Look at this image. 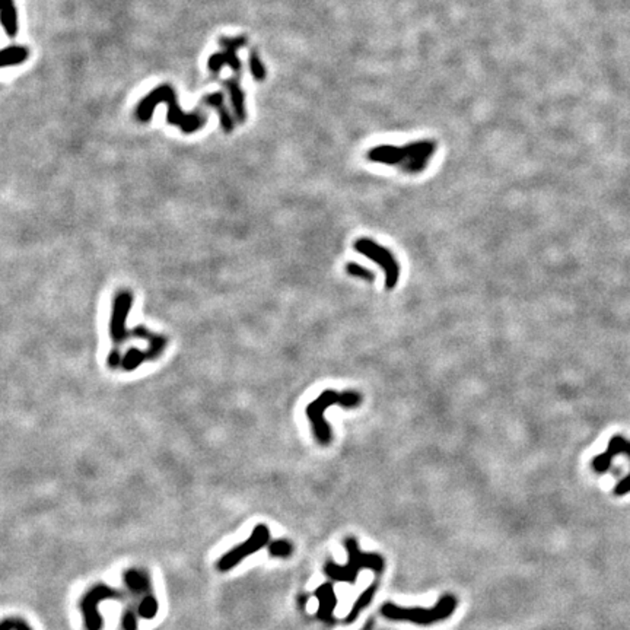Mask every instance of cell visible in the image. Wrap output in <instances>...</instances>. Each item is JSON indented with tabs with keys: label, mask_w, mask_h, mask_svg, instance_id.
<instances>
[{
	"label": "cell",
	"mask_w": 630,
	"mask_h": 630,
	"mask_svg": "<svg viewBox=\"0 0 630 630\" xmlns=\"http://www.w3.org/2000/svg\"><path fill=\"white\" fill-rule=\"evenodd\" d=\"M437 142L431 139L416 140L406 146L383 145L368 150L366 158L372 162L388 167H397L406 174L423 172L429 161L435 157Z\"/></svg>",
	"instance_id": "cell-1"
},
{
	"label": "cell",
	"mask_w": 630,
	"mask_h": 630,
	"mask_svg": "<svg viewBox=\"0 0 630 630\" xmlns=\"http://www.w3.org/2000/svg\"><path fill=\"white\" fill-rule=\"evenodd\" d=\"M161 103L168 106L167 121L171 125H179V128L183 130V133L191 135L203 128L208 121V116L198 110L194 113L186 114L179 106L177 94H175V91L169 85L158 86L157 89L150 91L140 101L137 108H136L137 120L142 123H147L150 118H152V114H154L157 106Z\"/></svg>",
	"instance_id": "cell-2"
},
{
	"label": "cell",
	"mask_w": 630,
	"mask_h": 630,
	"mask_svg": "<svg viewBox=\"0 0 630 630\" xmlns=\"http://www.w3.org/2000/svg\"><path fill=\"white\" fill-rule=\"evenodd\" d=\"M364 397L354 390L349 391H336L325 390L322 391L314 401H311L307 407V416L310 419L314 438L320 445H330L333 439V432L330 424L324 419L325 410L333 405L342 406L343 409H356L362 405Z\"/></svg>",
	"instance_id": "cell-3"
},
{
	"label": "cell",
	"mask_w": 630,
	"mask_h": 630,
	"mask_svg": "<svg viewBox=\"0 0 630 630\" xmlns=\"http://www.w3.org/2000/svg\"><path fill=\"white\" fill-rule=\"evenodd\" d=\"M346 550H347V565L340 566L334 562L325 563V575L332 578L333 581H344V583H355L358 573L361 569H372L376 573H381L384 570V559L378 554L371 553H362L359 550L358 541L355 539L349 537L346 540Z\"/></svg>",
	"instance_id": "cell-4"
},
{
	"label": "cell",
	"mask_w": 630,
	"mask_h": 630,
	"mask_svg": "<svg viewBox=\"0 0 630 630\" xmlns=\"http://www.w3.org/2000/svg\"><path fill=\"white\" fill-rule=\"evenodd\" d=\"M457 609V598L446 594L439 598L432 609H413V607H401L395 606L393 602H387L381 607V614L390 620L397 621H409L415 624H434L448 619Z\"/></svg>",
	"instance_id": "cell-5"
},
{
	"label": "cell",
	"mask_w": 630,
	"mask_h": 630,
	"mask_svg": "<svg viewBox=\"0 0 630 630\" xmlns=\"http://www.w3.org/2000/svg\"><path fill=\"white\" fill-rule=\"evenodd\" d=\"M123 581L129 595L135 600V607L139 617L145 620L155 619L159 610V604L149 572L146 569L130 568L124 572Z\"/></svg>",
	"instance_id": "cell-6"
},
{
	"label": "cell",
	"mask_w": 630,
	"mask_h": 630,
	"mask_svg": "<svg viewBox=\"0 0 630 630\" xmlns=\"http://www.w3.org/2000/svg\"><path fill=\"white\" fill-rule=\"evenodd\" d=\"M128 592L110 587L107 584H96L91 587L81 598L79 609L84 616V624L86 630H103L104 620L98 610L99 602L103 601H125Z\"/></svg>",
	"instance_id": "cell-7"
},
{
	"label": "cell",
	"mask_w": 630,
	"mask_h": 630,
	"mask_svg": "<svg viewBox=\"0 0 630 630\" xmlns=\"http://www.w3.org/2000/svg\"><path fill=\"white\" fill-rule=\"evenodd\" d=\"M270 540H271L270 528L266 524L256 525L253 533H251V536L244 543L232 547L230 551H226L223 556L218 561V565H216L218 570L228 572V570L234 569L245 558L251 556V554H254V553L260 551L261 549H264L266 546H269Z\"/></svg>",
	"instance_id": "cell-8"
},
{
	"label": "cell",
	"mask_w": 630,
	"mask_h": 630,
	"mask_svg": "<svg viewBox=\"0 0 630 630\" xmlns=\"http://www.w3.org/2000/svg\"><path fill=\"white\" fill-rule=\"evenodd\" d=\"M359 254H364L381 267L386 276V288L394 289L400 279V264L391 251L371 238H359L354 244Z\"/></svg>",
	"instance_id": "cell-9"
},
{
	"label": "cell",
	"mask_w": 630,
	"mask_h": 630,
	"mask_svg": "<svg viewBox=\"0 0 630 630\" xmlns=\"http://www.w3.org/2000/svg\"><path fill=\"white\" fill-rule=\"evenodd\" d=\"M132 304H133V295L130 291H120L114 298L111 329H110L111 340L114 344L113 350L118 351V347L130 334L128 330H125V320H128Z\"/></svg>",
	"instance_id": "cell-10"
},
{
	"label": "cell",
	"mask_w": 630,
	"mask_h": 630,
	"mask_svg": "<svg viewBox=\"0 0 630 630\" xmlns=\"http://www.w3.org/2000/svg\"><path fill=\"white\" fill-rule=\"evenodd\" d=\"M220 45L225 48V52L216 53L213 56H210L209 62H208V67L218 73L220 70V67L223 66H230L237 74L241 72V62L237 56V52L240 48H242L247 44V38L244 35L241 37H220L219 40Z\"/></svg>",
	"instance_id": "cell-11"
},
{
	"label": "cell",
	"mask_w": 630,
	"mask_h": 630,
	"mask_svg": "<svg viewBox=\"0 0 630 630\" xmlns=\"http://www.w3.org/2000/svg\"><path fill=\"white\" fill-rule=\"evenodd\" d=\"M629 442H630V441H627L626 438H623V437H620V435L613 437V438L610 439V442H609L607 449L604 451L602 454H600V456H597V457L592 460V464H591V466H592V470H594L595 473H600V474H601V473H606L607 470H610L614 457H617V456H620V454H624V452H626V448H627Z\"/></svg>",
	"instance_id": "cell-12"
},
{
	"label": "cell",
	"mask_w": 630,
	"mask_h": 630,
	"mask_svg": "<svg viewBox=\"0 0 630 630\" xmlns=\"http://www.w3.org/2000/svg\"><path fill=\"white\" fill-rule=\"evenodd\" d=\"M315 597L320 601V609L317 612V617L325 623H333L334 617H333V612L337 606V597L334 592L333 585L324 584L321 587H318L315 590Z\"/></svg>",
	"instance_id": "cell-13"
},
{
	"label": "cell",
	"mask_w": 630,
	"mask_h": 630,
	"mask_svg": "<svg viewBox=\"0 0 630 630\" xmlns=\"http://www.w3.org/2000/svg\"><path fill=\"white\" fill-rule=\"evenodd\" d=\"M201 103H203V106L212 107V108H215L218 111L219 120H220V125H222V129H223L225 133H232L234 132V129H235L234 117L230 114L228 108H226V106H225V98H223L222 92H213V94H209V95L203 96V99H201Z\"/></svg>",
	"instance_id": "cell-14"
},
{
	"label": "cell",
	"mask_w": 630,
	"mask_h": 630,
	"mask_svg": "<svg viewBox=\"0 0 630 630\" xmlns=\"http://www.w3.org/2000/svg\"><path fill=\"white\" fill-rule=\"evenodd\" d=\"M225 88L230 92L231 98V107L234 111L235 118L240 123H244L247 118V110H245V94L240 86L238 79H225L223 81Z\"/></svg>",
	"instance_id": "cell-15"
},
{
	"label": "cell",
	"mask_w": 630,
	"mask_h": 630,
	"mask_svg": "<svg viewBox=\"0 0 630 630\" xmlns=\"http://www.w3.org/2000/svg\"><path fill=\"white\" fill-rule=\"evenodd\" d=\"M0 22L8 37L15 38L18 34V13L13 0H0Z\"/></svg>",
	"instance_id": "cell-16"
},
{
	"label": "cell",
	"mask_w": 630,
	"mask_h": 630,
	"mask_svg": "<svg viewBox=\"0 0 630 630\" xmlns=\"http://www.w3.org/2000/svg\"><path fill=\"white\" fill-rule=\"evenodd\" d=\"M30 52L27 47L22 45H11V47H5L2 52H0V59H2V67H8V66H16L23 63L25 60L28 59Z\"/></svg>",
	"instance_id": "cell-17"
},
{
	"label": "cell",
	"mask_w": 630,
	"mask_h": 630,
	"mask_svg": "<svg viewBox=\"0 0 630 630\" xmlns=\"http://www.w3.org/2000/svg\"><path fill=\"white\" fill-rule=\"evenodd\" d=\"M375 591H376V583H373L365 592H362V594L359 595V598H358L356 602H355L354 609L350 610V613L347 614V617H346V620H344L346 623H351V621H355V620L358 619L359 613H361V612L368 606V604L372 601Z\"/></svg>",
	"instance_id": "cell-18"
},
{
	"label": "cell",
	"mask_w": 630,
	"mask_h": 630,
	"mask_svg": "<svg viewBox=\"0 0 630 630\" xmlns=\"http://www.w3.org/2000/svg\"><path fill=\"white\" fill-rule=\"evenodd\" d=\"M269 553L273 558L286 559L293 553V546L288 540H276L269 544Z\"/></svg>",
	"instance_id": "cell-19"
},
{
	"label": "cell",
	"mask_w": 630,
	"mask_h": 630,
	"mask_svg": "<svg viewBox=\"0 0 630 630\" xmlns=\"http://www.w3.org/2000/svg\"><path fill=\"white\" fill-rule=\"evenodd\" d=\"M249 70L256 81L266 79V69H264V64L261 63L260 56L256 50H253V52H251V55H249Z\"/></svg>",
	"instance_id": "cell-20"
},
{
	"label": "cell",
	"mask_w": 630,
	"mask_h": 630,
	"mask_svg": "<svg viewBox=\"0 0 630 630\" xmlns=\"http://www.w3.org/2000/svg\"><path fill=\"white\" fill-rule=\"evenodd\" d=\"M346 273L350 274V276H354V277H359V279L366 281V282H373L375 281V274L371 270L362 267L358 263H349L346 266Z\"/></svg>",
	"instance_id": "cell-21"
},
{
	"label": "cell",
	"mask_w": 630,
	"mask_h": 630,
	"mask_svg": "<svg viewBox=\"0 0 630 630\" xmlns=\"http://www.w3.org/2000/svg\"><path fill=\"white\" fill-rule=\"evenodd\" d=\"M0 630H33V627L25 619L13 616L4 619L2 624H0Z\"/></svg>",
	"instance_id": "cell-22"
},
{
	"label": "cell",
	"mask_w": 630,
	"mask_h": 630,
	"mask_svg": "<svg viewBox=\"0 0 630 630\" xmlns=\"http://www.w3.org/2000/svg\"><path fill=\"white\" fill-rule=\"evenodd\" d=\"M624 456L630 460V442L627 445V449L624 452ZM627 493H630V473L624 478H621V480L614 488V495L616 496H624Z\"/></svg>",
	"instance_id": "cell-23"
}]
</instances>
